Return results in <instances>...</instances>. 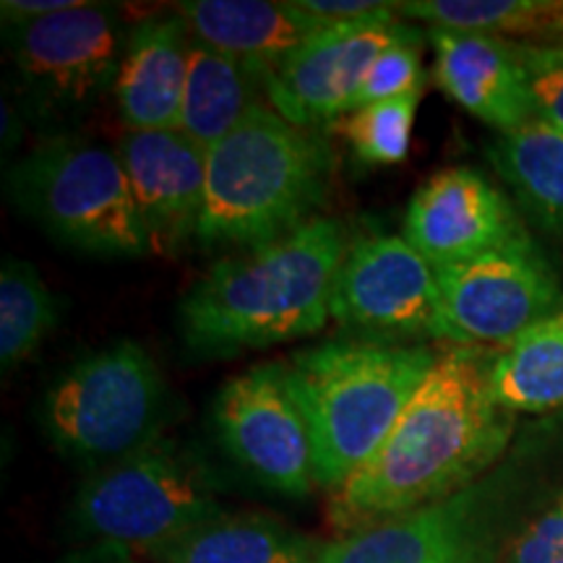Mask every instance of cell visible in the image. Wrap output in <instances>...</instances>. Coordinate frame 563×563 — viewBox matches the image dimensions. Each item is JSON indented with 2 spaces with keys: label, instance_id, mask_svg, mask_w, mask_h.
<instances>
[{
  "label": "cell",
  "instance_id": "9c48e42d",
  "mask_svg": "<svg viewBox=\"0 0 563 563\" xmlns=\"http://www.w3.org/2000/svg\"><path fill=\"white\" fill-rule=\"evenodd\" d=\"M441 340L462 347H509L563 308V285L530 235L462 264L435 266Z\"/></svg>",
  "mask_w": 563,
  "mask_h": 563
},
{
  "label": "cell",
  "instance_id": "7a4b0ae2",
  "mask_svg": "<svg viewBox=\"0 0 563 563\" xmlns=\"http://www.w3.org/2000/svg\"><path fill=\"white\" fill-rule=\"evenodd\" d=\"M347 245L340 222L316 217L279 241L222 258L183 295V340L199 355H232L321 332Z\"/></svg>",
  "mask_w": 563,
  "mask_h": 563
},
{
  "label": "cell",
  "instance_id": "52a82bcc",
  "mask_svg": "<svg viewBox=\"0 0 563 563\" xmlns=\"http://www.w3.org/2000/svg\"><path fill=\"white\" fill-rule=\"evenodd\" d=\"M167 386L136 342L89 352L51 384L40 407L47 439L91 473L162 435Z\"/></svg>",
  "mask_w": 563,
  "mask_h": 563
},
{
  "label": "cell",
  "instance_id": "7402d4cb",
  "mask_svg": "<svg viewBox=\"0 0 563 563\" xmlns=\"http://www.w3.org/2000/svg\"><path fill=\"white\" fill-rule=\"evenodd\" d=\"M490 159L534 220L563 235V131L534 115L498 133Z\"/></svg>",
  "mask_w": 563,
  "mask_h": 563
},
{
  "label": "cell",
  "instance_id": "4316f807",
  "mask_svg": "<svg viewBox=\"0 0 563 563\" xmlns=\"http://www.w3.org/2000/svg\"><path fill=\"white\" fill-rule=\"evenodd\" d=\"M534 115L563 131V42H514Z\"/></svg>",
  "mask_w": 563,
  "mask_h": 563
},
{
  "label": "cell",
  "instance_id": "44dd1931",
  "mask_svg": "<svg viewBox=\"0 0 563 563\" xmlns=\"http://www.w3.org/2000/svg\"><path fill=\"white\" fill-rule=\"evenodd\" d=\"M490 386L514 415H543L563 407V308L493 352Z\"/></svg>",
  "mask_w": 563,
  "mask_h": 563
},
{
  "label": "cell",
  "instance_id": "484cf974",
  "mask_svg": "<svg viewBox=\"0 0 563 563\" xmlns=\"http://www.w3.org/2000/svg\"><path fill=\"white\" fill-rule=\"evenodd\" d=\"M418 30L412 37L394 42L391 47L378 55L361 91H357L355 108H365L373 102L402 100V97L420 95L426 89V68H422V42L426 34ZM352 108V110H355Z\"/></svg>",
  "mask_w": 563,
  "mask_h": 563
},
{
  "label": "cell",
  "instance_id": "cb8c5ba5",
  "mask_svg": "<svg viewBox=\"0 0 563 563\" xmlns=\"http://www.w3.org/2000/svg\"><path fill=\"white\" fill-rule=\"evenodd\" d=\"M58 323V302L24 258L9 256L0 269V365L3 373L30 361Z\"/></svg>",
  "mask_w": 563,
  "mask_h": 563
},
{
  "label": "cell",
  "instance_id": "ffe728a7",
  "mask_svg": "<svg viewBox=\"0 0 563 563\" xmlns=\"http://www.w3.org/2000/svg\"><path fill=\"white\" fill-rule=\"evenodd\" d=\"M256 81L262 84L245 63L194 40L178 131L201 150L220 144L258 104L253 100Z\"/></svg>",
  "mask_w": 563,
  "mask_h": 563
},
{
  "label": "cell",
  "instance_id": "4fadbf2b",
  "mask_svg": "<svg viewBox=\"0 0 563 563\" xmlns=\"http://www.w3.org/2000/svg\"><path fill=\"white\" fill-rule=\"evenodd\" d=\"M415 32L397 19L332 26L264 76L266 100L300 129L334 125L355 108L357 91L378 55Z\"/></svg>",
  "mask_w": 563,
  "mask_h": 563
},
{
  "label": "cell",
  "instance_id": "6da1fadb",
  "mask_svg": "<svg viewBox=\"0 0 563 563\" xmlns=\"http://www.w3.org/2000/svg\"><path fill=\"white\" fill-rule=\"evenodd\" d=\"M490 361L483 347L439 350L384 446L329 493L327 519L340 538L443 501L496 470L517 415L493 394Z\"/></svg>",
  "mask_w": 563,
  "mask_h": 563
},
{
  "label": "cell",
  "instance_id": "83f0119b",
  "mask_svg": "<svg viewBox=\"0 0 563 563\" xmlns=\"http://www.w3.org/2000/svg\"><path fill=\"white\" fill-rule=\"evenodd\" d=\"M504 563H563V490L519 530Z\"/></svg>",
  "mask_w": 563,
  "mask_h": 563
},
{
  "label": "cell",
  "instance_id": "5bb4252c",
  "mask_svg": "<svg viewBox=\"0 0 563 563\" xmlns=\"http://www.w3.org/2000/svg\"><path fill=\"white\" fill-rule=\"evenodd\" d=\"M525 235L511 201L475 167L431 175L405 211V241L433 266L470 262Z\"/></svg>",
  "mask_w": 563,
  "mask_h": 563
},
{
  "label": "cell",
  "instance_id": "d4e9b609",
  "mask_svg": "<svg viewBox=\"0 0 563 563\" xmlns=\"http://www.w3.org/2000/svg\"><path fill=\"white\" fill-rule=\"evenodd\" d=\"M420 95L402 100L373 102L350 110L334 123V131L347 141L352 157L365 167H389L407 159L412 144Z\"/></svg>",
  "mask_w": 563,
  "mask_h": 563
},
{
  "label": "cell",
  "instance_id": "ba28073f",
  "mask_svg": "<svg viewBox=\"0 0 563 563\" xmlns=\"http://www.w3.org/2000/svg\"><path fill=\"white\" fill-rule=\"evenodd\" d=\"M129 32L118 5L84 0L79 9L3 21V40L26 108L55 121L89 110L115 89Z\"/></svg>",
  "mask_w": 563,
  "mask_h": 563
},
{
  "label": "cell",
  "instance_id": "5b68a950",
  "mask_svg": "<svg viewBox=\"0 0 563 563\" xmlns=\"http://www.w3.org/2000/svg\"><path fill=\"white\" fill-rule=\"evenodd\" d=\"M207 460L162 433L123 460L89 473L70 504V525L89 543L159 553L196 527L228 514Z\"/></svg>",
  "mask_w": 563,
  "mask_h": 563
},
{
  "label": "cell",
  "instance_id": "f546056e",
  "mask_svg": "<svg viewBox=\"0 0 563 563\" xmlns=\"http://www.w3.org/2000/svg\"><path fill=\"white\" fill-rule=\"evenodd\" d=\"M55 563H146V561L123 545L89 543L87 548H81V551L68 553L66 559Z\"/></svg>",
  "mask_w": 563,
  "mask_h": 563
},
{
  "label": "cell",
  "instance_id": "f1b7e54d",
  "mask_svg": "<svg viewBox=\"0 0 563 563\" xmlns=\"http://www.w3.org/2000/svg\"><path fill=\"white\" fill-rule=\"evenodd\" d=\"M298 5L329 24H368V21H394L399 16L397 3L382 0H298Z\"/></svg>",
  "mask_w": 563,
  "mask_h": 563
},
{
  "label": "cell",
  "instance_id": "30bf717a",
  "mask_svg": "<svg viewBox=\"0 0 563 563\" xmlns=\"http://www.w3.org/2000/svg\"><path fill=\"white\" fill-rule=\"evenodd\" d=\"M514 496L517 467L504 464L443 501L336 538L323 555L329 563H493Z\"/></svg>",
  "mask_w": 563,
  "mask_h": 563
},
{
  "label": "cell",
  "instance_id": "e0dca14e",
  "mask_svg": "<svg viewBox=\"0 0 563 563\" xmlns=\"http://www.w3.org/2000/svg\"><path fill=\"white\" fill-rule=\"evenodd\" d=\"M194 40L245 63L258 79L279 68L308 40L336 24L316 19L298 5L266 0H188L175 5Z\"/></svg>",
  "mask_w": 563,
  "mask_h": 563
},
{
  "label": "cell",
  "instance_id": "8992f818",
  "mask_svg": "<svg viewBox=\"0 0 563 563\" xmlns=\"http://www.w3.org/2000/svg\"><path fill=\"white\" fill-rule=\"evenodd\" d=\"M5 188L13 207L63 245L102 256L152 251L123 162L100 144L45 139L13 162Z\"/></svg>",
  "mask_w": 563,
  "mask_h": 563
},
{
  "label": "cell",
  "instance_id": "9a60e30c",
  "mask_svg": "<svg viewBox=\"0 0 563 563\" xmlns=\"http://www.w3.org/2000/svg\"><path fill=\"white\" fill-rule=\"evenodd\" d=\"M150 249L175 256L196 241L203 191L207 150L180 131H129L118 144Z\"/></svg>",
  "mask_w": 563,
  "mask_h": 563
},
{
  "label": "cell",
  "instance_id": "277c9868",
  "mask_svg": "<svg viewBox=\"0 0 563 563\" xmlns=\"http://www.w3.org/2000/svg\"><path fill=\"white\" fill-rule=\"evenodd\" d=\"M439 350L384 340H329L282 363L313 441L316 485L357 473L397 426Z\"/></svg>",
  "mask_w": 563,
  "mask_h": 563
},
{
  "label": "cell",
  "instance_id": "8fae6325",
  "mask_svg": "<svg viewBox=\"0 0 563 563\" xmlns=\"http://www.w3.org/2000/svg\"><path fill=\"white\" fill-rule=\"evenodd\" d=\"M211 418L224 452L256 483L287 498H306L319 488L311 431L282 363L232 376L217 394Z\"/></svg>",
  "mask_w": 563,
  "mask_h": 563
},
{
  "label": "cell",
  "instance_id": "7c38bea8",
  "mask_svg": "<svg viewBox=\"0 0 563 563\" xmlns=\"http://www.w3.org/2000/svg\"><path fill=\"white\" fill-rule=\"evenodd\" d=\"M332 319L365 340H441L435 266L405 235H365L347 245L332 295Z\"/></svg>",
  "mask_w": 563,
  "mask_h": 563
},
{
  "label": "cell",
  "instance_id": "d6986e66",
  "mask_svg": "<svg viewBox=\"0 0 563 563\" xmlns=\"http://www.w3.org/2000/svg\"><path fill=\"white\" fill-rule=\"evenodd\" d=\"M327 543L264 514H222L183 534L154 563H316Z\"/></svg>",
  "mask_w": 563,
  "mask_h": 563
},
{
  "label": "cell",
  "instance_id": "4dcf8cb0",
  "mask_svg": "<svg viewBox=\"0 0 563 563\" xmlns=\"http://www.w3.org/2000/svg\"><path fill=\"white\" fill-rule=\"evenodd\" d=\"M316 563H329V561H327V555L321 553V555H319V561H316Z\"/></svg>",
  "mask_w": 563,
  "mask_h": 563
},
{
  "label": "cell",
  "instance_id": "ac0fdd59",
  "mask_svg": "<svg viewBox=\"0 0 563 563\" xmlns=\"http://www.w3.org/2000/svg\"><path fill=\"white\" fill-rule=\"evenodd\" d=\"M191 32L180 13L150 16L129 32L115 102L129 131H178Z\"/></svg>",
  "mask_w": 563,
  "mask_h": 563
},
{
  "label": "cell",
  "instance_id": "603a6c76",
  "mask_svg": "<svg viewBox=\"0 0 563 563\" xmlns=\"http://www.w3.org/2000/svg\"><path fill=\"white\" fill-rule=\"evenodd\" d=\"M397 13L428 30L563 42V0H407Z\"/></svg>",
  "mask_w": 563,
  "mask_h": 563
},
{
  "label": "cell",
  "instance_id": "2e32d148",
  "mask_svg": "<svg viewBox=\"0 0 563 563\" xmlns=\"http://www.w3.org/2000/svg\"><path fill=\"white\" fill-rule=\"evenodd\" d=\"M433 47V81L477 121L498 133L534 118L522 63L514 42L490 34L426 30Z\"/></svg>",
  "mask_w": 563,
  "mask_h": 563
},
{
  "label": "cell",
  "instance_id": "3957f363",
  "mask_svg": "<svg viewBox=\"0 0 563 563\" xmlns=\"http://www.w3.org/2000/svg\"><path fill=\"white\" fill-rule=\"evenodd\" d=\"M334 175L319 129H300L258 102L235 131L207 150V191L196 243L249 251L316 220Z\"/></svg>",
  "mask_w": 563,
  "mask_h": 563
}]
</instances>
